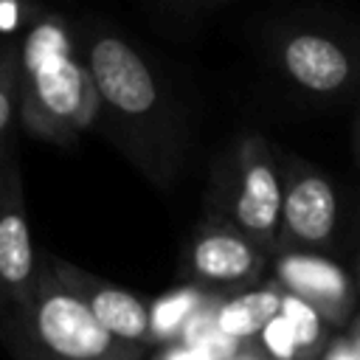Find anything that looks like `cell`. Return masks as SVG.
<instances>
[{"instance_id":"obj_12","label":"cell","mask_w":360,"mask_h":360,"mask_svg":"<svg viewBox=\"0 0 360 360\" xmlns=\"http://www.w3.org/2000/svg\"><path fill=\"white\" fill-rule=\"evenodd\" d=\"M214 295V290L183 284L149 304V323H152V343L155 346H172L183 338L191 318L202 309V304Z\"/></svg>"},{"instance_id":"obj_7","label":"cell","mask_w":360,"mask_h":360,"mask_svg":"<svg viewBox=\"0 0 360 360\" xmlns=\"http://www.w3.org/2000/svg\"><path fill=\"white\" fill-rule=\"evenodd\" d=\"M284 200H281V248L323 253L338 233L340 200L335 183L298 155L281 158Z\"/></svg>"},{"instance_id":"obj_18","label":"cell","mask_w":360,"mask_h":360,"mask_svg":"<svg viewBox=\"0 0 360 360\" xmlns=\"http://www.w3.org/2000/svg\"><path fill=\"white\" fill-rule=\"evenodd\" d=\"M14 146H17V141H11L8 146H3V149H0V183H3V169H6V160H8V155L14 152ZM3 312H6V309H3V304H0V318H3Z\"/></svg>"},{"instance_id":"obj_13","label":"cell","mask_w":360,"mask_h":360,"mask_svg":"<svg viewBox=\"0 0 360 360\" xmlns=\"http://www.w3.org/2000/svg\"><path fill=\"white\" fill-rule=\"evenodd\" d=\"M20 121V45L0 42V149L14 141Z\"/></svg>"},{"instance_id":"obj_16","label":"cell","mask_w":360,"mask_h":360,"mask_svg":"<svg viewBox=\"0 0 360 360\" xmlns=\"http://www.w3.org/2000/svg\"><path fill=\"white\" fill-rule=\"evenodd\" d=\"M228 360H270V354L264 352L262 343L256 346V340H250V343H242V346L236 349V354H231Z\"/></svg>"},{"instance_id":"obj_2","label":"cell","mask_w":360,"mask_h":360,"mask_svg":"<svg viewBox=\"0 0 360 360\" xmlns=\"http://www.w3.org/2000/svg\"><path fill=\"white\" fill-rule=\"evenodd\" d=\"M98 118L93 73L59 14L39 17L20 42V124L28 135L70 146Z\"/></svg>"},{"instance_id":"obj_10","label":"cell","mask_w":360,"mask_h":360,"mask_svg":"<svg viewBox=\"0 0 360 360\" xmlns=\"http://www.w3.org/2000/svg\"><path fill=\"white\" fill-rule=\"evenodd\" d=\"M51 267L56 270V276L87 304V309L96 315V321L115 335L124 343L141 346V349H152V323H149V304H143L135 292L115 287L59 256L48 253Z\"/></svg>"},{"instance_id":"obj_9","label":"cell","mask_w":360,"mask_h":360,"mask_svg":"<svg viewBox=\"0 0 360 360\" xmlns=\"http://www.w3.org/2000/svg\"><path fill=\"white\" fill-rule=\"evenodd\" d=\"M273 281L287 295L315 309L329 326H346L349 318H354L357 284L326 253L278 250L273 256Z\"/></svg>"},{"instance_id":"obj_11","label":"cell","mask_w":360,"mask_h":360,"mask_svg":"<svg viewBox=\"0 0 360 360\" xmlns=\"http://www.w3.org/2000/svg\"><path fill=\"white\" fill-rule=\"evenodd\" d=\"M281 307H284V290L276 281H267L262 287L256 284L250 290L225 295L217 307L214 326L222 338L250 343L259 335H264V329L281 315Z\"/></svg>"},{"instance_id":"obj_4","label":"cell","mask_w":360,"mask_h":360,"mask_svg":"<svg viewBox=\"0 0 360 360\" xmlns=\"http://www.w3.org/2000/svg\"><path fill=\"white\" fill-rule=\"evenodd\" d=\"M281 155L262 132L239 135L211 172L208 214L225 217L276 256L281 248Z\"/></svg>"},{"instance_id":"obj_19","label":"cell","mask_w":360,"mask_h":360,"mask_svg":"<svg viewBox=\"0 0 360 360\" xmlns=\"http://www.w3.org/2000/svg\"><path fill=\"white\" fill-rule=\"evenodd\" d=\"M354 152H357V166H360V121H357V132H354Z\"/></svg>"},{"instance_id":"obj_14","label":"cell","mask_w":360,"mask_h":360,"mask_svg":"<svg viewBox=\"0 0 360 360\" xmlns=\"http://www.w3.org/2000/svg\"><path fill=\"white\" fill-rule=\"evenodd\" d=\"M242 343L222 338L219 332L202 343H172L163 346V352L158 354V360H228L231 354H236Z\"/></svg>"},{"instance_id":"obj_3","label":"cell","mask_w":360,"mask_h":360,"mask_svg":"<svg viewBox=\"0 0 360 360\" xmlns=\"http://www.w3.org/2000/svg\"><path fill=\"white\" fill-rule=\"evenodd\" d=\"M0 338L17 360H143L146 349L110 335L87 304L39 256L37 292L25 309L0 318Z\"/></svg>"},{"instance_id":"obj_17","label":"cell","mask_w":360,"mask_h":360,"mask_svg":"<svg viewBox=\"0 0 360 360\" xmlns=\"http://www.w3.org/2000/svg\"><path fill=\"white\" fill-rule=\"evenodd\" d=\"M349 326H352V329H349V338H352V343H354V349H357V354H360V312H354V318H352Z\"/></svg>"},{"instance_id":"obj_8","label":"cell","mask_w":360,"mask_h":360,"mask_svg":"<svg viewBox=\"0 0 360 360\" xmlns=\"http://www.w3.org/2000/svg\"><path fill=\"white\" fill-rule=\"evenodd\" d=\"M39 256L31 239L17 146L6 160L0 183V304L6 312L25 309L37 292ZM3 312V315H6Z\"/></svg>"},{"instance_id":"obj_20","label":"cell","mask_w":360,"mask_h":360,"mask_svg":"<svg viewBox=\"0 0 360 360\" xmlns=\"http://www.w3.org/2000/svg\"><path fill=\"white\" fill-rule=\"evenodd\" d=\"M183 3H225V0H183Z\"/></svg>"},{"instance_id":"obj_15","label":"cell","mask_w":360,"mask_h":360,"mask_svg":"<svg viewBox=\"0 0 360 360\" xmlns=\"http://www.w3.org/2000/svg\"><path fill=\"white\" fill-rule=\"evenodd\" d=\"M321 360H360V354H357V349H354L349 335H338V338H332L326 343Z\"/></svg>"},{"instance_id":"obj_6","label":"cell","mask_w":360,"mask_h":360,"mask_svg":"<svg viewBox=\"0 0 360 360\" xmlns=\"http://www.w3.org/2000/svg\"><path fill=\"white\" fill-rule=\"evenodd\" d=\"M270 259L273 256L233 222L217 214H205L186 248L183 273L188 276V284L225 295L228 290L242 292L256 287Z\"/></svg>"},{"instance_id":"obj_21","label":"cell","mask_w":360,"mask_h":360,"mask_svg":"<svg viewBox=\"0 0 360 360\" xmlns=\"http://www.w3.org/2000/svg\"><path fill=\"white\" fill-rule=\"evenodd\" d=\"M354 284H357V295H360V262H357V278H354Z\"/></svg>"},{"instance_id":"obj_5","label":"cell","mask_w":360,"mask_h":360,"mask_svg":"<svg viewBox=\"0 0 360 360\" xmlns=\"http://www.w3.org/2000/svg\"><path fill=\"white\" fill-rule=\"evenodd\" d=\"M278 73L298 90L315 98H335L349 93L360 79V51L343 34L315 25L292 22L273 34L270 42Z\"/></svg>"},{"instance_id":"obj_1","label":"cell","mask_w":360,"mask_h":360,"mask_svg":"<svg viewBox=\"0 0 360 360\" xmlns=\"http://www.w3.org/2000/svg\"><path fill=\"white\" fill-rule=\"evenodd\" d=\"M79 51L98 90V115L124 158L169 188L186 160L188 121L160 68L107 22H87Z\"/></svg>"}]
</instances>
